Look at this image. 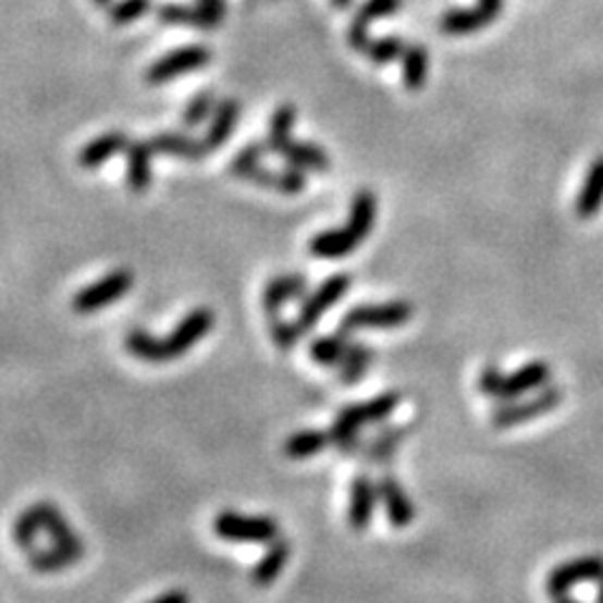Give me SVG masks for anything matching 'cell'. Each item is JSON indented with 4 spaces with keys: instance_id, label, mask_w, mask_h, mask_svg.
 Listing matches in <instances>:
<instances>
[{
    "instance_id": "cell-1",
    "label": "cell",
    "mask_w": 603,
    "mask_h": 603,
    "mask_svg": "<svg viewBox=\"0 0 603 603\" xmlns=\"http://www.w3.org/2000/svg\"><path fill=\"white\" fill-rule=\"evenodd\" d=\"M401 405V395L397 393H382L378 397H372L368 403H357V405H347L337 413L335 426H332L330 433L332 438V447H337L340 453H360L365 443L360 438V428L365 426H374V422H385L390 415L395 413V407Z\"/></svg>"
},
{
    "instance_id": "cell-2",
    "label": "cell",
    "mask_w": 603,
    "mask_h": 603,
    "mask_svg": "<svg viewBox=\"0 0 603 603\" xmlns=\"http://www.w3.org/2000/svg\"><path fill=\"white\" fill-rule=\"evenodd\" d=\"M564 397H566V393L561 387L545 385L541 393H536L533 397H524V401L518 397V401H508L501 407H495L491 415V422H493V428H499V430L526 426V422L543 418V415L556 410V407L564 403Z\"/></svg>"
},
{
    "instance_id": "cell-3",
    "label": "cell",
    "mask_w": 603,
    "mask_h": 603,
    "mask_svg": "<svg viewBox=\"0 0 603 603\" xmlns=\"http://www.w3.org/2000/svg\"><path fill=\"white\" fill-rule=\"evenodd\" d=\"M415 307L407 299L385 302V305H360L342 317L340 328L347 335L355 330H395L410 320Z\"/></svg>"
},
{
    "instance_id": "cell-4",
    "label": "cell",
    "mask_w": 603,
    "mask_h": 603,
    "mask_svg": "<svg viewBox=\"0 0 603 603\" xmlns=\"http://www.w3.org/2000/svg\"><path fill=\"white\" fill-rule=\"evenodd\" d=\"M134 287V272L132 269H113L101 280H96L94 284H88L81 292H76L71 299L73 312L78 315H91L99 312V309L111 307L113 302L126 297Z\"/></svg>"
},
{
    "instance_id": "cell-5",
    "label": "cell",
    "mask_w": 603,
    "mask_h": 603,
    "mask_svg": "<svg viewBox=\"0 0 603 603\" xmlns=\"http://www.w3.org/2000/svg\"><path fill=\"white\" fill-rule=\"evenodd\" d=\"M214 533L232 543H272L280 538V526L269 516H244L224 510L214 518Z\"/></svg>"
},
{
    "instance_id": "cell-6",
    "label": "cell",
    "mask_w": 603,
    "mask_h": 603,
    "mask_svg": "<svg viewBox=\"0 0 603 603\" xmlns=\"http://www.w3.org/2000/svg\"><path fill=\"white\" fill-rule=\"evenodd\" d=\"M349 284H353V276L349 274H332L312 292V295L302 299L299 312H297V328L302 330V335L312 332L315 324L320 322V317L324 312H330V309L347 295Z\"/></svg>"
},
{
    "instance_id": "cell-7",
    "label": "cell",
    "mask_w": 603,
    "mask_h": 603,
    "mask_svg": "<svg viewBox=\"0 0 603 603\" xmlns=\"http://www.w3.org/2000/svg\"><path fill=\"white\" fill-rule=\"evenodd\" d=\"M211 61V51L204 46H184L176 48V51L167 53L164 59L153 61L149 71H146V84L149 86H161L169 84L171 78L182 76V73L204 69Z\"/></svg>"
},
{
    "instance_id": "cell-8",
    "label": "cell",
    "mask_w": 603,
    "mask_h": 603,
    "mask_svg": "<svg viewBox=\"0 0 603 603\" xmlns=\"http://www.w3.org/2000/svg\"><path fill=\"white\" fill-rule=\"evenodd\" d=\"M211 328H214V312H211L209 307L192 309V312L186 315L184 320L179 322L176 328L164 337V349H167L169 362L174 360V357H182L189 353V349L197 345L199 340L209 335Z\"/></svg>"
},
{
    "instance_id": "cell-9",
    "label": "cell",
    "mask_w": 603,
    "mask_h": 603,
    "mask_svg": "<svg viewBox=\"0 0 603 603\" xmlns=\"http://www.w3.org/2000/svg\"><path fill=\"white\" fill-rule=\"evenodd\" d=\"M603 578V556H583L574 558L568 564L556 566L545 578V591L551 596H561V593H568L578 583L589 581H601Z\"/></svg>"
},
{
    "instance_id": "cell-10",
    "label": "cell",
    "mask_w": 603,
    "mask_h": 603,
    "mask_svg": "<svg viewBox=\"0 0 603 603\" xmlns=\"http://www.w3.org/2000/svg\"><path fill=\"white\" fill-rule=\"evenodd\" d=\"M551 365L545 360H533L516 372L503 374L501 385L495 390L493 397L501 403L518 401V397L533 393V390H543L545 385H551Z\"/></svg>"
},
{
    "instance_id": "cell-11",
    "label": "cell",
    "mask_w": 603,
    "mask_h": 603,
    "mask_svg": "<svg viewBox=\"0 0 603 603\" xmlns=\"http://www.w3.org/2000/svg\"><path fill=\"white\" fill-rule=\"evenodd\" d=\"M501 11L503 0H478V5L468 8V11H447L440 19V30H445L447 36L476 34V30L491 26Z\"/></svg>"
},
{
    "instance_id": "cell-12",
    "label": "cell",
    "mask_w": 603,
    "mask_h": 603,
    "mask_svg": "<svg viewBox=\"0 0 603 603\" xmlns=\"http://www.w3.org/2000/svg\"><path fill=\"white\" fill-rule=\"evenodd\" d=\"M30 508L36 510V516H38V520H40V528H44V531H46L48 536H51L53 545H61V549L71 551L76 558H84V556H86L84 538H78L76 533L71 531V526H69L66 516H63V513H61L59 508H56L53 503L38 501V503L30 505Z\"/></svg>"
},
{
    "instance_id": "cell-13",
    "label": "cell",
    "mask_w": 603,
    "mask_h": 603,
    "mask_svg": "<svg viewBox=\"0 0 603 603\" xmlns=\"http://www.w3.org/2000/svg\"><path fill=\"white\" fill-rule=\"evenodd\" d=\"M401 5H403V0H365L362 8L357 11V15L347 28L349 46H353L355 51H360V53L368 51V46L372 40L370 34H368L370 23L385 19V15L397 13V11H401Z\"/></svg>"
},
{
    "instance_id": "cell-14",
    "label": "cell",
    "mask_w": 603,
    "mask_h": 603,
    "mask_svg": "<svg viewBox=\"0 0 603 603\" xmlns=\"http://www.w3.org/2000/svg\"><path fill=\"white\" fill-rule=\"evenodd\" d=\"M378 493L382 503H385V510H387V518L390 524H393V528H407L413 524L415 518V508L410 499H407L405 488L401 485V480H397L393 472H385V476H380L378 480Z\"/></svg>"
},
{
    "instance_id": "cell-15",
    "label": "cell",
    "mask_w": 603,
    "mask_h": 603,
    "mask_svg": "<svg viewBox=\"0 0 603 603\" xmlns=\"http://www.w3.org/2000/svg\"><path fill=\"white\" fill-rule=\"evenodd\" d=\"M374 513V483L368 472H360V476H355L353 480V491H349V526H353V531L362 533L370 528Z\"/></svg>"
},
{
    "instance_id": "cell-16",
    "label": "cell",
    "mask_w": 603,
    "mask_h": 603,
    "mask_svg": "<svg viewBox=\"0 0 603 603\" xmlns=\"http://www.w3.org/2000/svg\"><path fill=\"white\" fill-rule=\"evenodd\" d=\"M307 284H309L307 274H282V276H274V280H269L262 295L264 312L267 315L282 312V307L287 305L290 299L307 295Z\"/></svg>"
},
{
    "instance_id": "cell-17",
    "label": "cell",
    "mask_w": 603,
    "mask_h": 603,
    "mask_svg": "<svg viewBox=\"0 0 603 603\" xmlns=\"http://www.w3.org/2000/svg\"><path fill=\"white\" fill-rule=\"evenodd\" d=\"M362 239L357 236L349 226H340V230H328L315 234L312 239H309V251H312L315 257L322 259H340L353 255V251L360 247Z\"/></svg>"
},
{
    "instance_id": "cell-18",
    "label": "cell",
    "mask_w": 603,
    "mask_h": 603,
    "mask_svg": "<svg viewBox=\"0 0 603 603\" xmlns=\"http://www.w3.org/2000/svg\"><path fill=\"white\" fill-rule=\"evenodd\" d=\"M128 141H132V138H128L124 132H109V134L96 136L94 141H88L84 149L78 151V167L81 169H99L111 157L126 151Z\"/></svg>"
},
{
    "instance_id": "cell-19",
    "label": "cell",
    "mask_w": 603,
    "mask_h": 603,
    "mask_svg": "<svg viewBox=\"0 0 603 603\" xmlns=\"http://www.w3.org/2000/svg\"><path fill=\"white\" fill-rule=\"evenodd\" d=\"M151 141H128L126 146V182L136 194L151 186Z\"/></svg>"
},
{
    "instance_id": "cell-20",
    "label": "cell",
    "mask_w": 603,
    "mask_h": 603,
    "mask_svg": "<svg viewBox=\"0 0 603 603\" xmlns=\"http://www.w3.org/2000/svg\"><path fill=\"white\" fill-rule=\"evenodd\" d=\"M287 561H290V541L287 538H274V541L269 543L264 556L259 558V564L251 568V583H255L257 589L272 586L276 581V576L282 574L284 566H287Z\"/></svg>"
},
{
    "instance_id": "cell-21",
    "label": "cell",
    "mask_w": 603,
    "mask_h": 603,
    "mask_svg": "<svg viewBox=\"0 0 603 603\" xmlns=\"http://www.w3.org/2000/svg\"><path fill=\"white\" fill-rule=\"evenodd\" d=\"M151 149L159 153H167V157L184 159V161H201L204 157H209L211 153L204 141H197V138H192L186 134H176V132L153 136Z\"/></svg>"
},
{
    "instance_id": "cell-22",
    "label": "cell",
    "mask_w": 603,
    "mask_h": 603,
    "mask_svg": "<svg viewBox=\"0 0 603 603\" xmlns=\"http://www.w3.org/2000/svg\"><path fill=\"white\" fill-rule=\"evenodd\" d=\"M247 179H249V182L259 184V186H267V189H274V192H282V194H299V192H305V186H307L305 169L292 167V164L287 169H282V171L257 167Z\"/></svg>"
},
{
    "instance_id": "cell-23",
    "label": "cell",
    "mask_w": 603,
    "mask_h": 603,
    "mask_svg": "<svg viewBox=\"0 0 603 603\" xmlns=\"http://www.w3.org/2000/svg\"><path fill=\"white\" fill-rule=\"evenodd\" d=\"M159 23L164 26H186L197 30H211L217 28L219 23L211 19V15L204 11L201 5H182V3H167L157 11Z\"/></svg>"
},
{
    "instance_id": "cell-24",
    "label": "cell",
    "mask_w": 603,
    "mask_h": 603,
    "mask_svg": "<svg viewBox=\"0 0 603 603\" xmlns=\"http://www.w3.org/2000/svg\"><path fill=\"white\" fill-rule=\"evenodd\" d=\"M239 113H242V106L236 99H224L222 103L217 106L214 116H211L209 132H207V136H204V144H207L209 151L222 149V146L230 141V136L234 132Z\"/></svg>"
},
{
    "instance_id": "cell-25",
    "label": "cell",
    "mask_w": 603,
    "mask_h": 603,
    "mask_svg": "<svg viewBox=\"0 0 603 603\" xmlns=\"http://www.w3.org/2000/svg\"><path fill=\"white\" fill-rule=\"evenodd\" d=\"M601 207H603V157L593 161L589 174H586V182L576 199V214L581 219H591L599 214Z\"/></svg>"
},
{
    "instance_id": "cell-26",
    "label": "cell",
    "mask_w": 603,
    "mask_h": 603,
    "mask_svg": "<svg viewBox=\"0 0 603 603\" xmlns=\"http://www.w3.org/2000/svg\"><path fill=\"white\" fill-rule=\"evenodd\" d=\"M330 445H332V433H328V430H299V433L284 440V455H287V458L302 460V458H309V455L328 451Z\"/></svg>"
},
{
    "instance_id": "cell-27",
    "label": "cell",
    "mask_w": 603,
    "mask_h": 603,
    "mask_svg": "<svg viewBox=\"0 0 603 603\" xmlns=\"http://www.w3.org/2000/svg\"><path fill=\"white\" fill-rule=\"evenodd\" d=\"M349 335L347 332H332V335H324V337H317L312 340V345H309V357L317 365H322V368H337V365L342 362V357H345L347 347H349Z\"/></svg>"
},
{
    "instance_id": "cell-28",
    "label": "cell",
    "mask_w": 603,
    "mask_h": 603,
    "mask_svg": "<svg viewBox=\"0 0 603 603\" xmlns=\"http://www.w3.org/2000/svg\"><path fill=\"white\" fill-rule=\"evenodd\" d=\"M372 362V349L368 345H362V342H349L345 357H342V362L337 365V380L342 385H355L357 380L365 378V372L370 370Z\"/></svg>"
},
{
    "instance_id": "cell-29",
    "label": "cell",
    "mask_w": 603,
    "mask_h": 603,
    "mask_svg": "<svg viewBox=\"0 0 603 603\" xmlns=\"http://www.w3.org/2000/svg\"><path fill=\"white\" fill-rule=\"evenodd\" d=\"M374 217H378V199H374V194L368 189L357 192L353 199V207H349V219H347L349 230L365 242L374 226Z\"/></svg>"
},
{
    "instance_id": "cell-30",
    "label": "cell",
    "mask_w": 603,
    "mask_h": 603,
    "mask_svg": "<svg viewBox=\"0 0 603 603\" xmlns=\"http://www.w3.org/2000/svg\"><path fill=\"white\" fill-rule=\"evenodd\" d=\"M124 345L134 357H138V360H144V362H149V365H167L169 362L167 349H164V340L149 335L146 330L128 332Z\"/></svg>"
},
{
    "instance_id": "cell-31",
    "label": "cell",
    "mask_w": 603,
    "mask_h": 603,
    "mask_svg": "<svg viewBox=\"0 0 603 603\" xmlns=\"http://www.w3.org/2000/svg\"><path fill=\"white\" fill-rule=\"evenodd\" d=\"M297 121V109L292 103H282L280 109L274 111L272 121H269V134H267V146L269 151L284 153V149L292 144V126Z\"/></svg>"
},
{
    "instance_id": "cell-32",
    "label": "cell",
    "mask_w": 603,
    "mask_h": 603,
    "mask_svg": "<svg viewBox=\"0 0 603 603\" xmlns=\"http://www.w3.org/2000/svg\"><path fill=\"white\" fill-rule=\"evenodd\" d=\"M282 157L287 159L292 167H299L305 171H328L330 169L328 151L320 149V146H315V144L292 141L287 149H284Z\"/></svg>"
},
{
    "instance_id": "cell-33",
    "label": "cell",
    "mask_w": 603,
    "mask_h": 603,
    "mask_svg": "<svg viewBox=\"0 0 603 603\" xmlns=\"http://www.w3.org/2000/svg\"><path fill=\"white\" fill-rule=\"evenodd\" d=\"M407 433H410V428H385L372 443L365 445V458H368L372 466H382V463L393 458Z\"/></svg>"
},
{
    "instance_id": "cell-34",
    "label": "cell",
    "mask_w": 603,
    "mask_h": 603,
    "mask_svg": "<svg viewBox=\"0 0 603 603\" xmlns=\"http://www.w3.org/2000/svg\"><path fill=\"white\" fill-rule=\"evenodd\" d=\"M428 76V51L422 46H407L403 53V84L407 91H420Z\"/></svg>"
},
{
    "instance_id": "cell-35",
    "label": "cell",
    "mask_w": 603,
    "mask_h": 603,
    "mask_svg": "<svg viewBox=\"0 0 603 603\" xmlns=\"http://www.w3.org/2000/svg\"><path fill=\"white\" fill-rule=\"evenodd\" d=\"M28 556H30V568L40 570V574H56V570L71 568L76 561H81L73 556L71 551L61 549V545H51V549H34L28 551Z\"/></svg>"
},
{
    "instance_id": "cell-36",
    "label": "cell",
    "mask_w": 603,
    "mask_h": 603,
    "mask_svg": "<svg viewBox=\"0 0 603 603\" xmlns=\"http://www.w3.org/2000/svg\"><path fill=\"white\" fill-rule=\"evenodd\" d=\"M264 153H269L267 141H255V144L244 146V149L232 159L230 174L239 176V179H247L257 167H262Z\"/></svg>"
},
{
    "instance_id": "cell-37",
    "label": "cell",
    "mask_w": 603,
    "mask_h": 603,
    "mask_svg": "<svg viewBox=\"0 0 603 603\" xmlns=\"http://www.w3.org/2000/svg\"><path fill=\"white\" fill-rule=\"evenodd\" d=\"M38 531H44V528H40V520L36 516V510L28 508V510H23L19 518H15V524H13V541L23 551H34L36 549V536H38Z\"/></svg>"
},
{
    "instance_id": "cell-38",
    "label": "cell",
    "mask_w": 603,
    "mask_h": 603,
    "mask_svg": "<svg viewBox=\"0 0 603 603\" xmlns=\"http://www.w3.org/2000/svg\"><path fill=\"white\" fill-rule=\"evenodd\" d=\"M269 317V335H272L274 345L282 349V353H287V349H292L299 342V335L302 330L297 328V322H290L284 320V317L280 312H272L267 315Z\"/></svg>"
},
{
    "instance_id": "cell-39",
    "label": "cell",
    "mask_w": 603,
    "mask_h": 603,
    "mask_svg": "<svg viewBox=\"0 0 603 603\" xmlns=\"http://www.w3.org/2000/svg\"><path fill=\"white\" fill-rule=\"evenodd\" d=\"M405 40L397 38V36H387V38H378V40H370L368 46V53L372 63H378V66H385V63L395 61V59H403L405 53Z\"/></svg>"
},
{
    "instance_id": "cell-40",
    "label": "cell",
    "mask_w": 603,
    "mask_h": 603,
    "mask_svg": "<svg viewBox=\"0 0 603 603\" xmlns=\"http://www.w3.org/2000/svg\"><path fill=\"white\" fill-rule=\"evenodd\" d=\"M149 11L151 0H119V3L111 5V23L113 26H128Z\"/></svg>"
},
{
    "instance_id": "cell-41",
    "label": "cell",
    "mask_w": 603,
    "mask_h": 603,
    "mask_svg": "<svg viewBox=\"0 0 603 603\" xmlns=\"http://www.w3.org/2000/svg\"><path fill=\"white\" fill-rule=\"evenodd\" d=\"M214 111H217L214 109V94L201 91V94L194 96L189 106H186V111H184V116H182V124L186 128H194V126H199L201 121H207Z\"/></svg>"
},
{
    "instance_id": "cell-42",
    "label": "cell",
    "mask_w": 603,
    "mask_h": 603,
    "mask_svg": "<svg viewBox=\"0 0 603 603\" xmlns=\"http://www.w3.org/2000/svg\"><path fill=\"white\" fill-rule=\"evenodd\" d=\"M199 5L207 11L217 23H222L226 13V0H199Z\"/></svg>"
},
{
    "instance_id": "cell-43",
    "label": "cell",
    "mask_w": 603,
    "mask_h": 603,
    "mask_svg": "<svg viewBox=\"0 0 603 603\" xmlns=\"http://www.w3.org/2000/svg\"><path fill=\"white\" fill-rule=\"evenodd\" d=\"M149 603H192V601H189V593L169 591V593H161L157 599H151Z\"/></svg>"
},
{
    "instance_id": "cell-44",
    "label": "cell",
    "mask_w": 603,
    "mask_h": 603,
    "mask_svg": "<svg viewBox=\"0 0 603 603\" xmlns=\"http://www.w3.org/2000/svg\"><path fill=\"white\" fill-rule=\"evenodd\" d=\"M553 603H581V601H576L574 596H568V593H561V596H553Z\"/></svg>"
},
{
    "instance_id": "cell-45",
    "label": "cell",
    "mask_w": 603,
    "mask_h": 603,
    "mask_svg": "<svg viewBox=\"0 0 603 603\" xmlns=\"http://www.w3.org/2000/svg\"><path fill=\"white\" fill-rule=\"evenodd\" d=\"M332 5H335L337 11H347V8L353 5V0H332Z\"/></svg>"
},
{
    "instance_id": "cell-46",
    "label": "cell",
    "mask_w": 603,
    "mask_h": 603,
    "mask_svg": "<svg viewBox=\"0 0 603 603\" xmlns=\"http://www.w3.org/2000/svg\"><path fill=\"white\" fill-rule=\"evenodd\" d=\"M596 603H603V578L599 581V593H596Z\"/></svg>"
},
{
    "instance_id": "cell-47",
    "label": "cell",
    "mask_w": 603,
    "mask_h": 603,
    "mask_svg": "<svg viewBox=\"0 0 603 603\" xmlns=\"http://www.w3.org/2000/svg\"><path fill=\"white\" fill-rule=\"evenodd\" d=\"M94 3H96V5H109L111 0H94Z\"/></svg>"
}]
</instances>
